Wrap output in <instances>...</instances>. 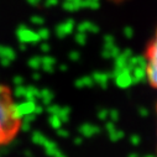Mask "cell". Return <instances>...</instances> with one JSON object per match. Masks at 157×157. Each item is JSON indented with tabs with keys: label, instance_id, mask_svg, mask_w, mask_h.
Segmentation results:
<instances>
[{
	"label": "cell",
	"instance_id": "1",
	"mask_svg": "<svg viewBox=\"0 0 157 157\" xmlns=\"http://www.w3.org/2000/svg\"><path fill=\"white\" fill-rule=\"evenodd\" d=\"M22 116L13 90L0 83V150L9 146L20 134Z\"/></svg>",
	"mask_w": 157,
	"mask_h": 157
},
{
	"label": "cell",
	"instance_id": "2",
	"mask_svg": "<svg viewBox=\"0 0 157 157\" xmlns=\"http://www.w3.org/2000/svg\"><path fill=\"white\" fill-rule=\"evenodd\" d=\"M145 73L148 84L157 90V27L145 50Z\"/></svg>",
	"mask_w": 157,
	"mask_h": 157
},
{
	"label": "cell",
	"instance_id": "3",
	"mask_svg": "<svg viewBox=\"0 0 157 157\" xmlns=\"http://www.w3.org/2000/svg\"><path fill=\"white\" fill-rule=\"evenodd\" d=\"M156 110H157V106H156Z\"/></svg>",
	"mask_w": 157,
	"mask_h": 157
}]
</instances>
